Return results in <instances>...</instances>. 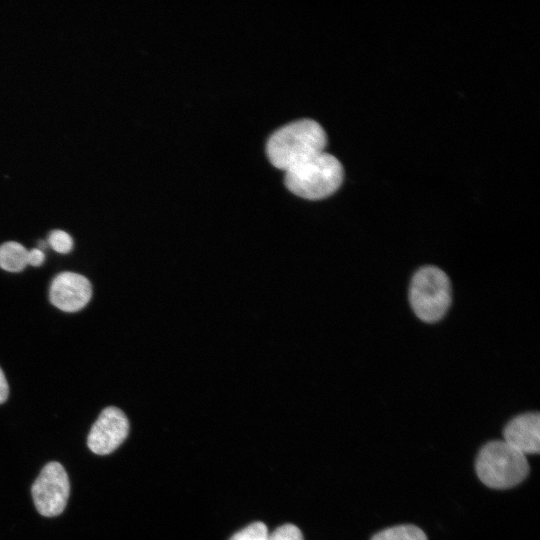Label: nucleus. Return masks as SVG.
I'll list each match as a JSON object with an SVG mask.
<instances>
[{
    "mask_svg": "<svg viewBox=\"0 0 540 540\" xmlns=\"http://www.w3.org/2000/svg\"><path fill=\"white\" fill-rule=\"evenodd\" d=\"M371 540H427L422 529L415 525H398L375 534Z\"/></svg>",
    "mask_w": 540,
    "mask_h": 540,
    "instance_id": "nucleus-10",
    "label": "nucleus"
},
{
    "mask_svg": "<svg viewBox=\"0 0 540 540\" xmlns=\"http://www.w3.org/2000/svg\"><path fill=\"white\" fill-rule=\"evenodd\" d=\"M409 301L420 320L427 323L440 320L451 303V285L446 273L435 266L420 268L411 280Z\"/></svg>",
    "mask_w": 540,
    "mask_h": 540,
    "instance_id": "nucleus-4",
    "label": "nucleus"
},
{
    "mask_svg": "<svg viewBox=\"0 0 540 540\" xmlns=\"http://www.w3.org/2000/svg\"><path fill=\"white\" fill-rule=\"evenodd\" d=\"M28 265V250L18 242L0 246V267L9 272H20Z\"/></svg>",
    "mask_w": 540,
    "mask_h": 540,
    "instance_id": "nucleus-9",
    "label": "nucleus"
},
{
    "mask_svg": "<svg viewBox=\"0 0 540 540\" xmlns=\"http://www.w3.org/2000/svg\"><path fill=\"white\" fill-rule=\"evenodd\" d=\"M504 441L525 454L540 451V415L525 413L514 417L503 430Z\"/></svg>",
    "mask_w": 540,
    "mask_h": 540,
    "instance_id": "nucleus-8",
    "label": "nucleus"
},
{
    "mask_svg": "<svg viewBox=\"0 0 540 540\" xmlns=\"http://www.w3.org/2000/svg\"><path fill=\"white\" fill-rule=\"evenodd\" d=\"M45 260L43 250L39 248H33L28 251V265L40 266Z\"/></svg>",
    "mask_w": 540,
    "mask_h": 540,
    "instance_id": "nucleus-14",
    "label": "nucleus"
},
{
    "mask_svg": "<svg viewBox=\"0 0 540 540\" xmlns=\"http://www.w3.org/2000/svg\"><path fill=\"white\" fill-rule=\"evenodd\" d=\"M48 243L58 253L67 254L73 248V239L65 231L53 230L48 237Z\"/></svg>",
    "mask_w": 540,
    "mask_h": 540,
    "instance_id": "nucleus-12",
    "label": "nucleus"
},
{
    "mask_svg": "<svg viewBox=\"0 0 540 540\" xmlns=\"http://www.w3.org/2000/svg\"><path fill=\"white\" fill-rule=\"evenodd\" d=\"M268 528L262 522H254L235 533L229 540H268Z\"/></svg>",
    "mask_w": 540,
    "mask_h": 540,
    "instance_id": "nucleus-11",
    "label": "nucleus"
},
{
    "mask_svg": "<svg viewBox=\"0 0 540 540\" xmlns=\"http://www.w3.org/2000/svg\"><path fill=\"white\" fill-rule=\"evenodd\" d=\"M327 136L312 119L291 122L276 130L268 139L266 152L273 166L283 171L323 151Z\"/></svg>",
    "mask_w": 540,
    "mask_h": 540,
    "instance_id": "nucleus-1",
    "label": "nucleus"
},
{
    "mask_svg": "<svg viewBox=\"0 0 540 540\" xmlns=\"http://www.w3.org/2000/svg\"><path fill=\"white\" fill-rule=\"evenodd\" d=\"M268 540H304L300 529L293 524H285L268 535Z\"/></svg>",
    "mask_w": 540,
    "mask_h": 540,
    "instance_id": "nucleus-13",
    "label": "nucleus"
},
{
    "mask_svg": "<svg viewBox=\"0 0 540 540\" xmlns=\"http://www.w3.org/2000/svg\"><path fill=\"white\" fill-rule=\"evenodd\" d=\"M8 393V383L2 369L0 368V404L6 401Z\"/></svg>",
    "mask_w": 540,
    "mask_h": 540,
    "instance_id": "nucleus-15",
    "label": "nucleus"
},
{
    "mask_svg": "<svg viewBox=\"0 0 540 540\" xmlns=\"http://www.w3.org/2000/svg\"><path fill=\"white\" fill-rule=\"evenodd\" d=\"M129 421L117 407H106L93 424L87 438L89 449L98 455L116 450L126 439Z\"/></svg>",
    "mask_w": 540,
    "mask_h": 540,
    "instance_id": "nucleus-6",
    "label": "nucleus"
},
{
    "mask_svg": "<svg viewBox=\"0 0 540 540\" xmlns=\"http://www.w3.org/2000/svg\"><path fill=\"white\" fill-rule=\"evenodd\" d=\"M92 296L89 280L81 274L62 272L52 281L49 291L51 303L65 312H76L87 305Z\"/></svg>",
    "mask_w": 540,
    "mask_h": 540,
    "instance_id": "nucleus-7",
    "label": "nucleus"
},
{
    "mask_svg": "<svg viewBox=\"0 0 540 540\" xmlns=\"http://www.w3.org/2000/svg\"><path fill=\"white\" fill-rule=\"evenodd\" d=\"M284 182L293 194L318 200L332 195L339 189L344 177L340 161L323 151L284 171Z\"/></svg>",
    "mask_w": 540,
    "mask_h": 540,
    "instance_id": "nucleus-2",
    "label": "nucleus"
},
{
    "mask_svg": "<svg viewBox=\"0 0 540 540\" xmlns=\"http://www.w3.org/2000/svg\"><path fill=\"white\" fill-rule=\"evenodd\" d=\"M475 469L482 483L494 489L514 487L529 473L526 456L504 440L485 444L478 453Z\"/></svg>",
    "mask_w": 540,
    "mask_h": 540,
    "instance_id": "nucleus-3",
    "label": "nucleus"
},
{
    "mask_svg": "<svg viewBox=\"0 0 540 540\" xmlns=\"http://www.w3.org/2000/svg\"><path fill=\"white\" fill-rule=\"evenodd\" d=\"M69 491V479L64 467L58 462L46 464L32 486L36 509L46 517L61 514L66 507Z\"/></svg>",
    "mask_w": 540,
    "mask_h": 540,
    "instance_id": "nucleus-5",
    "label": "nucleus"
}]
</instances>
